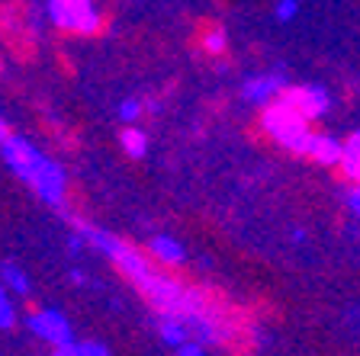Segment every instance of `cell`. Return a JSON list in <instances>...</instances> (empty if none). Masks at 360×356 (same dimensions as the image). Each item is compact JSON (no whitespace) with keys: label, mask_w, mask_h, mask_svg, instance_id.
I'll return each instance as SVG.
<instances>
[{"label":"cell","mask_w":360,"mask_h":356,"mask_svg":"<svg viewBox=\"0 0 360 356\" xmlns=\"http://www.w3.org/2000/svg\"><path fill=\"white\" fill-rule=\"evenodd\" d=\"M120 116L126 119V122H132V119L139 116V103H135V100H129V103H122V106H120Z\"/></svg>","instance_id":"cell-18"},{"label":"cell","mask_w":360,"mask_h":356,"mask_svg":"<svg viewBox=\"0 0 360 356\" xmlns=\"http://www.w3.org/2000/svg\"><path fill=\"white\" fill-rule=\"evenodd\" d=\"M13 321H16V315H13V305H10V298H7V286L0 282V327L7 331V327H13Z\"/></svg>","instance_id":"cell-15"},{"label":"cell","mask_w":360,"mask_h":356,"mask_svg":"<svg viewBox=\"0 0 360 356\" xmlns=\"http://www.w3.org/2000/svg\"><path fill=\"white\" fill-rule=\"evenodd\" d=\"M264 128H267L286 151H292V154L309 157V151H312L315 135L309 132V119H302L300 112H292L290 106L280 103V100H270L267 103V110H264Z\"/></svg>","instance_id":"cell-2"},{"label":"cell","mask_w":360,"mask_h":356,"mask_svg":"<svg viewBox=\"0 0 360 356\" xmlns=\"http://www.w3.org/2000/svg\"><path fill=\"white\" fill-rule=\"evenodd\" d=\"M341 171L347 180L360 183V132H354L345 145V154H341Z\"/></svg>","instance_id":"cell-10"},{"label":"cell","mask_w":360,"mask_h":356,"mask_svg":"<svg viewBox=\"0 0 360 356\" xmlns=\"http://www.w3.org/2000/svg\"><path fill=\"white\" fill-rule=\"evenodd\" d=\"M280 90H283V77H277V74L255 77V81L245 84V100L248 103H257V106H267L270 100L280 97Z\"/></svg>","instance_id":"cell-6"},{"label":"cell","mask_w":360,"mask_h":356,"mask_svg":"<svg viewBox=\"0 0 360 356\" xmlns=\"http://www.w3.org/2000/svg\"><path fill=\"white\" fill-rule=\"evenodd\" d=\"M52 356H110V350L97 341H75V337H71V341L58 343Z\"/></svg>","instance_id":"cell-9"},{"label":"cell","mask_w":360,"mask_h":356,"mask_svg":"<svg viewBox=\"0 0 360 356\" xmlns=\"http://www.w3.org/2000/svg\"><path fill=\"white\" fill-rule=\"evenodd\" d=\"M161 337H165L171 347H180V343L190 337V327L184 324L180 318H165V321H161Z\"/></svg>","instance_id":"cell-11"},{"label":"cell","mask_w":360,"mask_h":356,"mask_svg":"<svg viewBox=\"0 0 360 356\" xmlns=\"http://www.w3.org/2000/svg\"><path fill=\"white\" fill-rule=\"evenodd\" d=\"M148 251L155 253V260L171 263V267L184 260V244H177V241H174V237H167V235H155V237H151Z\"/></svg>","instance_id":"cell-8"},{"label":"cell","mask_w":360,"mask_h":356,"mask_svg":"<svg viewBox=\"0 0 360 356\" xmlns=\"http://www.w3.org/2000/svg\"><path fill=\"white\" fill-rule=\"evenodd\" d=\"M225 45H229V42H225V32L219 29V26H210V32L202 36V48H206L210 55H222Z\"/></svg>","instance_id":"cell-14"},{"label":"cell","mask_w":360,"mask_h":356,"mask_svg":"<svg viewBox=\"0 0 360 356\" xmlns=\"http://www.w3.org/2000/svg\"><path fill=\"white\" fill-rule=\"evenodd\" d=\"M277 16L280 20H292V16H296V0H283L277 7Z\"/></svg>","instance_id":"cell-17"},{"label":"cell","mask_w":360,"mask_h":356,"mask_svg":"<svg viewBox=\"0 0 360 356\" xmlns=\"http://www.w3.org/2000/svg\"><path fill=\"white\" fill-rule=\"evenodd\" d=\"M49 13L61 29L71 32H97L100 13L94 10V0H49Z\"/></svg>","instance_id":"cell-3"},{"label":"cell","mask_w":360,"mask_h":356,"mask_svg":"<svg viewBox=\"0 0 360 356\" xmlns=\"http://www.w3.org/2000/svg\"><path fill=\"white\" fill-rule=\"evenodd\" d=\"M277 100L290 106L292 112H300L302 119H315L328 110V93L322 87H283Z\"/></svg>","instance_id":"cell-4"},{"label":"cell","mask_w":360,"mask_h":356,"mask_svg":"<svg viewBox=\"0 0 360 356\" xmlns=\"http://www.w3.org/2000/svg\"><path fill=\"white\" fill-rule=\"evenodd\" d=\"M347 206H351V209H354V212H357V216H360V183H357V186H354L351 193H347Z\"/></svg>","instance_id":"cell-19"},{"label":"cell","mask_w":360,"mask_h":356,"mask_svg":"<svg viewBox=\"0 0 360 356\" xmlns=\"http://www.w3.org/2000/svg\"><path fill=\"white\" fill-rule=\"evenodd\" d=\"M26 327H30L36 337H42V341H49L52 347H58V343L71 341V327H68L65 315L61 312H52V308H45V312H36L26 318Z\"/></svg>","instance_id":"cell-5"},{"label":"cell","mask_w":360,"mask_h":356,"mask_svg":"<svg viewBox=\"0 0 360 356\" xmlns=\"http://www.w3.org/2000/svg\"><path fill=\"white\" fill-rule=\"evenodd\" d=\"M341 154H345V145L338 138H331V135H315L312 138V151H309L312 161L335 167V164H341Z\"/></svg>","instance_id":"cell-7"},{"label":"cell","mask_w":360,"mask_h":356,"mask_svg":"<svg viewBox=\"0 0 360 356\" xmlns=\"http://www.w3.org/2000/svg\"><path fill=\"white\" fill-rule=\"evenodd\" d=\"M0 71H4V61H0Z\"/></svg>","instance_id":"cell-21"},{"label":"cell","mask_w":360,"mask_h":356,"mask_svg":"<svg viewBox=\"0 0 360 356\" xmlns=\"http://www.w3.org/2000/svg\"><path fill=\"white\" fill-rule=\"evenodd\" d=\"M174 350H177V356H202V343L200 341H190V337L180 343V347H174Z\"/></svg>","instance_id":"cell-16"},{"label":"cell","mask_w":360,"mask_h":356,"mask_svg":"<svg viewBox=\"0 0 360 356\" xmlns=\"http://www.w3.org/2000/svg\"><path fill=\"white\" fill-rule=\"evenodd\" d=\"M0 151H4L10 167H13L45 202H55V206H58L61 196H65V173H61L58 164L42 157L30 141L20 138V135H10V138L0 141Z\"/></svg>","instance_id":"cell-1"},{"label":"cell","mask_w":360,"mask_h":356,"mask_svg":"<svg viewBox=\"0 0 360 356\" xmlns=\"http://www.w3.org/2000/svg\"><path fill=\"white\" fill-rule=\"evenodd\" d=\"M0 279H4V286H10V289H16V292H26V289H30V279H26V273H22V270H16L13 263H7V267L0 270Z\"/></svg>","instance_id":"cell-13"},{"label":"cell","mask_w":360,"mask_h":356,"mask_svg":"<svg viewBox=\"0 0 360 356\" xmlns=\"http://www.w3.org/2000/svg\"><path fill=\"white\" fill-rule=\"evenodd\" d=\"M4 138H10V132H7V122L0 119V141H4Z\"/></svg>","instance_id":"cell-20"},{"label":"cell","mask_w":360,"mask_h":356,"mask_svg":"<svg viewBox=\"0 0 360 356\" xmlns=\"http://www.w3.org/2000/svg\"><path fill=\"white\" fill-rule=\"evenodd\" d=\"M122 148L129 151V157H142L148 151V135L142 128H126L122 132Z\"/></svg>","instance_id":"cell-12"}]
</instances>
